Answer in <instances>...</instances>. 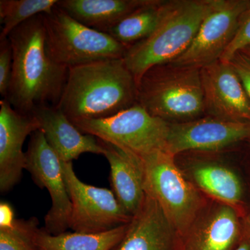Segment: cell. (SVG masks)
<instances>
[{"instance_id":"obj_1","label":"cell","mask_w":250,"mask_h":250,"mask_svg":"<svg viewBox=\"0 0 250 250\" xmlns=\"http://www.w3.org/2000/svg\"><path fill=\"white\" fill-rule=\"evenodd\" d=\"M12 76L6 100L18 111L31 113L39 105L56 106L68 69L54 62L47 49L43 16L31 18L11 31Z\"/></svg>"},{"instance_id":"obj_2","label":"cell","mask_w":250,"mask_h":250,"mask_svg":"<svg viewBox=\"0 0 250 250\" xmlns=\"http://www.w3.org/2000/svg\"><path fill=\"white\" fill-rule=\"evenodd\" d=\"M138 83L123 59L70 67L56 105L71 122L102 119L137 103Z\"/></svg>"},{"instance_id":"obj_3","label":"cell","mask_w":250,"mask_h":250,"mask_svg":"<svg viewBox=\"0 0 250 250\" xmlns=\"http://www.w3.org/2000/svg\"><path fill=\"white\" fill-rule=\"evenodd\" d=\"M212 0L166 1L160 22L152 34L130 46L123 60L139 83L156 65L173 62L190 45Z\"/></svg>"},{"instance_id":"obj_4","label":"cell","mask_w":250,"mask_h":250,"mask_svg":"<svg viewBox=\"0 0 250 250\" xmlns=\"http://www.w3.org/2000/svg\"><path fill=\"white\" fill-rule=\"evenodd\" d=\"M137 103L167 123L200 118L205 113L200 68L172 62L152 67L138 83Z\"/></svg>"},{"instance_id":"obj_5","label":"cell","mask_w":250,"mask_h":250,"mask_svg":"<svg viewBox=\"0 0 250 250\" xmlns=\"http://www.w3.org/2000/svg\"><path fill=\"white\" fill-rule=\"evenodd\" d=\"M175 157L167 151H159L136 158L142 170L146 193L158 202L182 238L196 222L204 202L176 164Z\"/></svg>"},{"instance_id":"obj_6","label":"cell","mask_w":250,"mask_h":250,"mask_svg":"<svg viewBox=\"0 0 250 250\" xmlns=\"http://www.w3.org/2000/svg\"><path fill=\"white\" fill-rule=\"evenodd\" d=\"M47 49L52 59L67 67L100 61L123 59L128 47L106 33L78 22L56 6L42 15Z\"/></svg>"},{"instance_id":"obj_7","label":"cell","mask_w":250,"mask_h":250,"mask_svg":"<svg viewBox=\"0 0 250 250\" xmlns=\"http://www.w3.org/2000/svg\"><path fill=\"white\" fill-rule=\"evenodd\" d=\"M72 123L82 134L91 135L136 157L167 151L170 123L152 116L138 103L108 118Z\"/></svg>"},{"instance_id":"obj_8","label":"cell","mask_w":250,"mask_h":250,"mask_svg":"<svg viewBox=\"0 0 250 250\" xmlns=\"http://www.w3.org/2000/svg\"><path fill=\"white\" fill-rule=\"evenodd\" d=\"M62 174L71 201L69 229L76 232H106L127 225L132 216L120 205L111 190L83 183L72 162L62 161Z\"/></svg>"},{"instance_id":"obj_9","label":"cell","mask_w":250,"mask_h":250,"mask_svg":"<svg viewBox=\"0 0 250 250\" xmlns=\"http://www.w3.org/2000/svg\"><path fill=\"white\" fill-rule=\"evenodd\" d=\"M249 0H212L188 48L171 62L202 68L220 60L233 40Z\"/></svg>"},{"instance_id":"obj_10","label":"cell","mask_w":250,"mask_h":250,"mask_svg":"<svg viewBox=\"0 0 250 250\" xmlns=\"http://www.w3.org/2000/svg\"><path fill=\"white\" fill-rule=\"evenodd\" d=\"M26 152V168L41 188L49 192L52 206L45 217L44 229L53 235L67 231L72 204L62 174V161L49 146L43 133L30 136Z\"/></svg>"},{"instance_id":"obj_11","label":"cell","mask_w":250,"mask_h":250,"mask_svg":"<svg viewBox=\"0 0 250 250\" xmlns=\"http://www.w3.org/2000/svg\"><path fill=\"white\" fill-rule=\"evenodd\" d=\"M250 139V123L200 118L170 123L167 151L174 156L189 151L217 152Z\"/></svg>"},{"instance_id":"obj_12","label":"cell","mask_w":250,"mask_h":250,"mask_svg":"<svg viewBox=\"0 0 250 250\" xmlns=\"http://www.w3.org/2000/svg\"><path fill=\"white\" fill-rule=\"evenodd\" d=\"M205 113L225 121L250 123V100L230 62L218 60L200 68Z\"/></svg>"},{"instance_id":"obj_13","label":"cell","mask_w":250,"mask_h":250,"mask_svg":"<svg viewBox=\"0 0 250 250\" xmlns=\"http://www.w3.org/2000/svg\"><path fill=\"white\" fill-rule=\"evenodd\" d=\"M32 113L13 107L6 99L0 101V192L10 191L21 181L26 168V153L22 147L28 136L40 130Z\"/></svg>"},{"instance_id":"obj_14","label":"cell","mask_w":250,"mask_h":250,"mask_svg":"<svg viewBox=\"0 0 250 250\" xmlns=\"http://www.w3.org/2000/svg\"><path fill=\"white\" fill-rule=\"evenodd\" d=\"M111 250H183V246L158 202L146 194L123 239Z\"/></svg>"},{"instance_id":"obj_15","label":"cell","mask_w":250,"mask_h":250,"mask_svg":"<svg viewBox=\"0 0 250 250\" xmlns=\"http://www.w3.org/2000/svg\"><path fill=\"white\" fill-rule=\"evenodd\" d=\"M31 113L39 121L49 146L63 162H72L84 153L103 155L104 149L98 139L82 134L57 106L43 104Z\"/></svg>"},{"instance_id":"obj_16","label":"cell","mask_w":250,"mask_h":250,"mask_svg":"<svg viewBox=\"0 0 250 250\" xmlns=\"http://www.w3.org/2000/svg\"><path fill=\"white\" fill-rule=\"evenodd\" d=\"M241 228L236 208L220 204L196 220L182 238L183 250H232L239 243Z\"/></svg>"},{"instance_id":"obj_17","label":"cell","mask_w":250,"mask_h":250,"mask_svg":"<svg viewBox=\"0 0 250 250\" xmlns=\"http://www.w3.org/2000/svg\"><path fill=\"white\" fill-rule=\"evenodd\" d=\"M110 166L112 192L128 214L133 216L142 205L146 191L142 170L135 156L98 139Z\"/></svg>"},{"instance_id":"obj_18","label":"cell","mask_w":250,"mask_h":250,"mask_svg":"<svg viewBox=\"0 0 250 250\" xmlns=\"http://www.w3.org/2000/svg\"><path fill=\"white\" fill-rule=\"evenodd\" d=\"M149 0H59L57 6L87 27L105 32Z\"/></svg>"},{"instance_id":"obj_19","label":"cell","mask_w":250,"mask_h":250,"mask_svg":"<svg viewBox=\"0 0 250 250\" xmlns=\"http://www.w3.org/2000/svg\"><path fill=\"white\" fill-rule=\"evenodd\" d=\"M190 172L195 185L215 200L234 208L241 203V180L227 166L215 162H198L192 166Z\"/></svg>"},{"instance_id":"obj_20","label":"cell","mask_w":250,"mask_h":250,"mask_svg":"<svg viewBox=\"0 0 250 250\" xmlns=\"http://www.w3.org/2000/svg\"><path fill=\"white\" fill-rule=\"evenodd\" d=\"M128 225L97 233L65 231L53 235L39 228L35 243L39 250H111L123 239Z\"/></svg>"},{"instance_id":"obj_21","label":"cell","mask_w":250,"mask_h":250,"mask_svg":"<svg viewBox=\"0 0 250 250\" xmlns=\"http://www.w3.org/2000/svg\"><path fill=\"white\" fill-rule=\"evenodd\" d=\"M166 2L149 0L104 33L129 48L147 39L155 30L164 14Z\"/></svg>"},{"instance_id":"obj_22","label":"cell","mask_w":250,"mask_h":250,"mask_svg":"<svg viewBox=\"0 0 250 250\" xmlns=\"http://www.w3.org/2000/svg\"><path fill=\"white\" fill-rule=\"evenodd\" d=\"M57 2L58 0H0V40L31 18L50 14Z\"/></svg>"},{"instance_id":"obj_23","label":"cell","mask_w":250,"mask_h":250,"mask_svg":"<svg viewBox=\"0 0 250 250\" xmlns=\"http://www.w3.org/2000/svg\"><path fill=\"white\" fill-rule=\"evenodd\" d=\"M39 220L31 218L16 221L11 228L0 229V250H39L35 243Z\"/></svg>"},{"instance_id":"obj_24","label":"cell","mask_w":250,"mask_h":250,"mask_svg":"<svg viewBox=\"0 0 250 250\" xmlns=\"http://www.w3.org/2000/svg\"><path fill=\"white\" fill-rule=\"evenodd\" d=\"M250 46V3L240 18L238 29L233 40L230 42L220 60L223 62H230L237 53L245 50Z\"/></svg>"},{"instance_id":"obj_25","label":"cell","mask_w":250,"mask_h":250,"mask_svg":"<svg viewBox=\"0 0 250 250\" xmlns=\"http://www.w3.org/2000/svg\"><path fill=\"white\" fill-rule=\"evenodd\" d=\"M13 50L9 38L0 40V94L7 98L12 76Z\"/></svg>"},{"instance_id":"obj_26","label":"cell","mask_w":250,"mask_h":250,"mask_svg":"<svg viewBox=\"0 0 250 250\" xmlns=\"http://www.w3.org/2000/svg\"><path fill=\"white\" fill-rule=\"evenodd\" d=\"M238 77L241 79L250 100V58L244 52L237 53L231 62Z\"/></svg>"},{"instance_id":"obj_27","label":"cell","mask_w":250,"mask_h":250,"mask_svg":"<svg viewBox=\"0 0 250 250\" xmlns=\"http://www.w3.org/2000/svg\"><path fill=\"white\" fill-rule=\"evenodd\" d=\"M14 210L9 203L1 202L0 204V229L9 228L14 225Z\"/></svg>"},{"instance_id":"obj_28","label":"cell","mask_w":250,"mask_h":250,"mask_svg":"<svg viewBox=\"0 0 250 250\" xmlns=\"http://www.w3.org/2000/svg\"><path fill=\"white\" fill-rule=\"evenodd\" d=\"M232 250H250V238L239 242L238 245Z\"/></svg>"},{"instance_id":"obj_29","label":"cell","mask_w":250,"mask_h":250,"mask_svg":"<svg viewBox=\"0 0 250 250\" xmlns=\"http://www.w3.org/2000/svg\"><path fill=\"white\" fill-rule=\"evenodd\" d=\"M242 52H244V53L250 58V46L249 47H248V48L245 49V50L242 51Z\"/></svg>"},{"instance_id":"obj_30","label":"cell","mask_w":250,"mask_h":250,"mask_svg":"<svg viewBox=\"0 0 250 250\" xmlns=\"http://www.w3.org/2000/svg\"><path fill=\"white\" fill-rule=\"evenodd\" d=\"M248 238H250V220L249 223V228H248Z\"/></svg>"},{"instance_id":"obj_31","label":"cell","mask_w":250,"mask_h":250,"mask_svg":"<svg viewBox=\"0 0 250 250\" xmlns=\"http://www.w3.org/2000/svg\"><path fill=\"white\" fill-rule=\"evenodd\" d=\"M249 140H250V139Z\"/></svg>"}]
</instances>
